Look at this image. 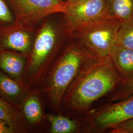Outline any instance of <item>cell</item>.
<instances>
[{
	"label": "cell",
	"instance_id": "cell-1",
	"mask_svg": "<svg viewBox=\"0 0 133 133\" xmlns=\"http://www.w3.org/2000/svg\"><path fill=\"white\" fill-rule=\"evenodd\" d=\"M109 57L85 64L67 89L63 101L72 109H87L122 81Z\"/></svg>",
	"mask_w": 133,
	"mask_h": 133
},
{
	"label": "cell",
	"instance_id": "cell-2",
	"mask_svg": "<svg viewBox=\"0 0 133 133\" xmlns=\"http://www.w3.org/2000/svg\"><path fill=\"white\" fill-rule=\"evenodd\" d=\"M92 58L82 48L75 45L66 48L53 68L45 88L51 103L58 107L67 89L75 79L86 60Z\"/></svg>",
	"mask_w": 133,
	"mask_h": 133
},
{
	"label": "cell",
	"instance_id": "cell-3",
	"mask_svg": "<svg viewBox=\"0 0 133 133\" xmlns=\"http://www.w3.org/2000/svg\"><path fill=\"white\" fill-rule=\"evenodd\" d=\"M121 23L118 19L109 16L81 27L70 35L77 38L82 48L94 59L109 57L115 44L116 36Z\"/></svg>",
	"mask_w": 133,
	"mask_h": 133
},
{
	"label": "cell",
	"instance_id": "cell-4",
	"mask_svg": "<svg viewBox=\"0 0 133 133\" xmlns=\"http://www.w3.org/2000/svg\"><path fill=\"white\" fill-rule=\"evenodd\" d=\"M58 32L50 22L42 25L34 40L23 80L30 87L38 81L57 43Z\"/></svg>",
	"mask_w": 133,
	"mask_h": 133
},
{
	"label": "cell",
	"instance_id": "cell-5",
	"mask_svg": "<svg viewBox=\"0 0 133 133\" xmlns=\"http://www.w3.org/2000/svg\"><path fill=\"white\" fill-rule=\"evenodd\" d=\"M14 17V24L33 28L34 26L48 16L64 14L65 0H8Z\"/></svg>",
	"mask_w": 133,
	"mask_h": 133
},
{
	"label": "cell",
	"instance_id": "cell-6",
	"mask_svg": "<svg viewBox=\"0 0 133 133\" xmlns=\"http://www.w3.org/2000/svg\"><path fill=\"white\" fill-rule=\"evenodd\" d=\"M64 30L70 35L81 27L109 16L107 0H72L66 1Z\"/></svg>",
	"mask_w": 133,
	"mask_h": 133
},
{
	"label": "cell",
	"instance_id": "cell-7",
	"mask_svg": "<svg viewBox=\"0 0 133 133\" xmlns=\"http://www.w3.org/2000/svg\"><path fill=\"white\" fill-rule=\"evenodd\" d=\"M133 118V94L119 102L108 105L93 114V123L98 129H112Z\"/></svg>",
	"mask_w": 133,
	"mask_h": 133
},
{
	"label": "cell",
	"instance_id": "cell-8",
	"mask_svg": "<svg viewBox=\"0 0 133 133\" xmlns=\"http://www.w3.org/2000/svg\"><path fill=\"white\" fill-rule=\"evenodd\" d=\"M33 28L14 24L0 27V49L29 56L34 42Z\"/></svg>",
	"mask_w": 133,
	"mask_h": 133
},
{
	"label": "cell",
	"instance_id": "cell-9",
	"mask_svg": "<svg viewBox=\"0 0 133 133\" xmlns=\"http://www.w3.org/2000/svg\"><path fill=\"white\" fill-rule=\"evenodd\" d=\"M29 88L23 79H15L0 70V96L12 105L19 108Z\"/></svg>",
	"mask_w": 133,
	"mask_h": 133
},
{
	"label": "cell",
	"instance_id": "cell-10",
	"mask_svg": "<svg viewBox=\"0 0 133 133\" xmlns=\"http://www.w3.org/2000/svg\"><path fill=\"white\" fill-rule=\"evenodd\" d=\"M28 56L0 49V70L15 79H23Z\"/></svg>",
	"mask_w": 133,
	"mask_h": 133
},
{
	"label": "cell",
	"instance_id": "cell-11",
	"mask_svg": "<svg viewBox=\"0 0 133 133\" xmlns=\"http://www.w3.org/2000/svg\"><path fill=\"white\" fill-rule=\"evenodd\" d=\"M109 57L123 81L133 78V50L114 44Z\"/></svg>",
	"mask_w": 133,
	"mask_h": 133
},
{
	"label": "cell",
	"instance_id": "cell-12",
	"mask_svg": "<svg viewBox=\"0 0 133 133\" xmlns=\"http://www.w3.org/2000/svg\"><path fill=\"white\" fill-rule=\"evenodd\" d=\"M0 119L13 128L15 133L26 131L25 120L19 108L12 105L0 96Z\"/></svg>",
	"mask_w": 133,
	"mask_h": 133
},
{
	"label": "cell",
	"instance_id": "cell-13",
	"mask_svg": "<svg viewBox=\"0 0 133 133\" xmlns=\"http://www.w3.org/2000/svg\"><path fill=\"white\" fill-rule=\"evenodd\" d=\"M25 121L30 124L38 123L43 118L42 106L35 93H28L19 105Z\"/></svg>",
	"mask_w": 133,
	"mask_h": 133
},
{
	"label": "cell",
	"instance_id": "cell-14",
	"mask_svg": "<svg viewBox=\"0 0 133 133\" xmlns=\"http://www.w3.org/2000/svg\"><path fill=\"white\" fill-rule=\"evenodd\" d=\"M109 16L121 24L133 22V0H107Z\"/></svg>",
	"mask_w": 133,
	"mask_h": 133
},
{
	"label": "cell",
	"instance_id": "cell-15",
	"mask_svg": "<svg viewBox=\"0 0 133 133\" xmlns=\"http://www.w3.org/2000/svg\"><path fill=\"white\" fill-rule=\"evenodd\" d=\"M46 118L51 125V133H72L77 128L75 121L62 115L49 114L46 115Z\"/></svg>",
	"mask_w": 133,
	"mask_h": 133
},
{
	"label": "cell",
	"instance_id": "cell-16",
	"mask_svg": "<svg viewBox=\"0 0 133 133\" xmlns=\"http://www.w3.org/2000/svg\"><path fill=\"white\" fill-rule=\"evenodd\" d=\"M115 44L133 50V22L120 24Z\"/></svg>",
	"mask_w": 133,
	"mask_h": 133
},
{
	"label": "cell",
	"instance_id": "cell-17",
	"mask_svg": "<svg viewBox=\"0 0 133 133\" xmlns=\"http://www.w3.org/2000/svg\"><path fill=\"white\" fill-rule=\"evenodd\" d=\"M119 89L113 95L112 101L123 100L133 94V78L123 81L119 84Z\"/></svg>",
	"mask_w": 133,
	"mask_h": 133
},
{
	"label": "cell",
	"instance_id": "cell-18",
	"mask_svg": "<svg viewBox=\"0 0 133 133\" xmlns=\"http://www.w3.org/2000/svg\"><path fill=\"white\" fill-rule=\"evenodd\" d=\"M14 17L5 0H0V24L6 26L14 24Z\"/></svg>",
	"mask_w": 133,
	"mask_h": 133
},
{
	"label": "cell",
	"instance_id": "cell-19",
	"mask_svg": "<svg viewBox=\"0 0 133 133\" xmlns=\"http://www.w3.org/2000/svg\"><path fill=\"white\" fill-rule=\"evenodd\" d=\"M111 131L114 133H133V118L119 124Z\"/></svg>",
	"mask_w": 133,
	"mask_h": 133
},
{
	"label": "cell",
	"instance_id": "cell-20",
	"mask_svg": "<svg viewBox=\"0 0 133 133\" xmlns=\"http://www.w3.org/2000/svg\"><path fill=\"white\" fill-rule=\"evenodd\" d=\"M15 133L14 130L10 125L0 119V133Z\"/></svg>",
	"mask_w": 133,
	"mask_h": 133
},
{
	"label": "cell",
	"instance_id": "cell-21",
	"mask_svg": "<svg viewBox=\"0 0 133 133\" xmlns=\"http://www.w3.org/2000/svg\"><path fill=\"white\" fill-rule=\"evenodd\" d=\"M72 1V0H67L66 1Z\"/></svg>",
	"mask_w": 133,
	"mask_h": 133
},
{
	"label": "cell",
	"instance_id": "cell-22",
	"mask_svg": "<svg viewBox=\"0 0 133 133\" xmlns=\"http://www.w3.org/2000/svg\"><path fill=\"white\" fill-rule=\"evenodd\" d=\"M65 1H67V0H65Z\"/></svg>",
	"mask_w": 133,
	"mask_h": 133
}]
</instances>
